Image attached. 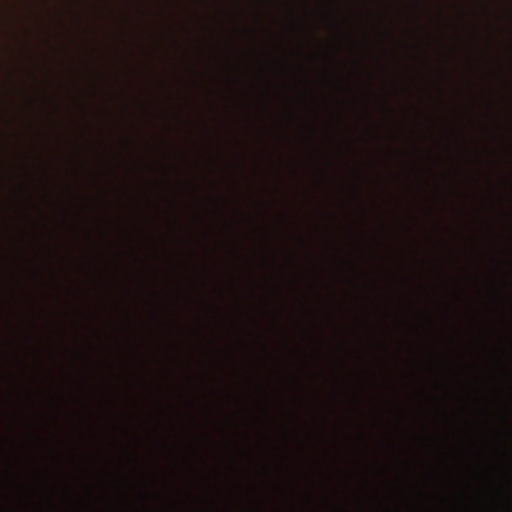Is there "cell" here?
I'll return each instance as SVG.
<instances>
[]
</instances>
